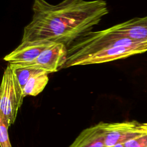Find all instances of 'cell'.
<instances>
[{
    "instance_id": "1",
    "label": "cell",
    "mask_w": 147,
    "mask_h": 147,
    "mask_svg": "<svg viewBox=\"0 0 147 147\" xmlns=\"http://www.w3.org/2000/svg\"><path fill=\"white\" fill-rule=\"evenodd\" d=\"M32 10L21 42H60L67 47L91 31L109 13L105 0H63L55 5L34 0Z\"/></svg>"
},
{
    "instance_id": "2",
    "label": "cell",
    "mask_w": 147,
    "mask_h": 147,
    "mask_svg": "<svg viewBox=\"0 0 147 147\" xmlns=\"http://www.w3.org/2000/svg\"><path fill=\"white\" fill-rule=\"evenodd\" d=\"M64 68L105 63L147 51V41L137 40L113 31L110 28L90 31L67 46Z\"/></svg>"
},
{
    "instance_id": "3",
    "label": "cell",
    "mask_w": 147,
    "mask_h": 147,
    "mask_svg": "<svg viewBox=\"0 0 147 147\" xmlns=\"http://www.w3.org/2000/svg\"><path fill=\"white\" fill-rule=\"evenodd\" d=\"M24 97L23 90L8 64L2 76L0 93V121L7 127L15 122Z\"/></svg>"
},
{
    "instance_id": "4",
    "label": "cell",
    "mask_w": 147,
    "mask_h": 147,
    "mask_svg": "<svg viewBox=\"0 0 147 147\" xmlns=\"http://www.w3.org/2000/svg\"><path fill=\"white\" fill-rule=\"evenodd\" d=\"M102 122L105 143L107 147L124 144L147 133V123L136 120L118 122Z\"/></svg>"
},
{
    "instance_id": "5",
    "label": "cell",
    "mask_w": 147,
    "mask_h": 147,
    "mask_svg": "<svg viewBox=\"0 0 147 147\" xmlns=\"http://www.w3.org/2000/svg\"><path fill=\"white\" fill-rule=\"evenodd\" d=\"M67 55L68 49L65 44L52 42L33 61L22 65L35 66L49 74L64 68L67 61Z\"/></svg>"
},
{
    "instance_id": "6",
    "label": "cell",
    "mask_w": 147,
    "mask_h": 147,
    "mask_svg": "<svg viewBox=\"0 0 147 147\" xmlns=\"http://www.w3.org/2000/svg\"><path fill=\"white\" fill-rule=\"evenodd\" d=\"M52 42L48 41L21 42L3 60L11 64H28L33 61L41 52Z\"/></svg>"
},
{
    "instance_id": "7",
    "label": "cell",
    "mask_w": 147,
    "mask_h": 147,
    "mask_svg": "<svg viewBox=\"0 0 147 147\" xmlns=\"http://www.w3.org/2000/svg\"><path fill=\"white\" fill-rule=\"evenodd\" d=\"M110 28L113 31L130 38L147 41V16L135 17Z\"/></svg>"
},
{
    "instance_id": "8",
    "label": "cell",
    "mask_w": 147,
    "mask_h": 147,
    "mask_svg": "<svg viewBox=\"0 0 147 147\" xmlns=\"http://www.w3.org/2000/svg\"><path fill=\"white\" fill-rule=\"evenodd\" d=\"M69 147H107L102 122L83 129Z\"/></svg>"
},
{
    "instance_id": "9",
    "label": "cell",
    "mask_w": 147,
    "mask_h": 147,
    "mask_svg": "<svg viewBox=\"0 0 147 147\" xmlns=\"http://www.w3.org/2000/svg\"><path fill=\"white\" fill-rule=\"evenodd\" d=\"M48 75L47 73H41L30 78L22 89L24 96H35L41 93L48 82Z\"/></svg>"
},
{
    "instance_id": "10",
    "label": "cell",
    "mask_w": 147,
    "mask_h": 147,
    "mask_svg": "<svg viewBox=\"0 0 147 147\" xmlns=\"http://www.w3.org/2000/svg\"><path fill=\"white\" fill-rule=\"evenodd\" d=\"M9 64L15 74L18 82L22 89L30 78L38 74L47 73L44 71L33 65Z\"/></svg>"
},
{
    "instance_id": "11",
    "label": "cell",
    "mask_w": 147,
    "mask_h": 147,
    "mask_svg": "<svg viewBox=\"0 0 147 147\" xmlns=\"http://www.w3.org/2000/svg\"><path fill=\"white\" fill-rule=\"evenodd\" d=\"M124 147H147V133L135 137L123 144Z\"/></svg>"
},
{
    "instance_id": "12",
    "label": "cell",
    "mask_w": 147,
    "mask_h": 147,
    "mask_svg": "<svg viewBox=\"0 0 147 147\" xmlns=\"http://www.w3.org/2000/svg\"><path fill=\"white\" fill-rule=\"evenodd\" d=\"M8 129L5 123L0 121V145L1 147H12L8 134Z\"/></svg>"
},
{
    "instance_id": "13",
    "label": "cell",
    "mask_w": 147,
    "mask_h": 147,
    "mask_svg": "<svg viewBox=\"0 0 147 147\" xmlns=\"http://www.w3.org/2000/svg\"><path fill=\"white\" fill-rule=\"evenodd\" d=\"M109 147H124V146H123V144H118V145H116L109 146Z\"/></svg>"
}]
</instances>
